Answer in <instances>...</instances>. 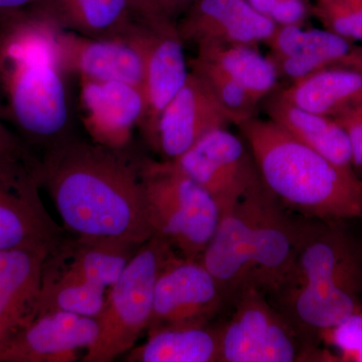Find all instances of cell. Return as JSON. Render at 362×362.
<instances>
[{
  "mask_svg": "<svg viewBox=\"0 0 362 362\" xmlns=\"http://www.w3.org/2000/svg\"><path fill=\"white\" fill-rule=\"evenodd\" d=\"M108 289L92 282L49 252L42 264L37 314L66 311L97 317L103 309Z\"/></svg>",
  "mask_w": 362,
  "mask_h": 362,
  "instance_id": "23",
  "label": "cell"
},
{
  "mask_svg": "<svg viewBox=\"0 0 362 362\" xmlns=\"http://www.w3.org/2000/svg\"><path fill=\"white\" fill-rule=\"evenodd\" d=\"M268 119L339 168L354 171L349 136L333 117L306 110L272 93L266 103Z\"/></svg>",
  "mask_w": 362,
  "mask_h": 362,
  "instance_id": "21",
  "label": "cell"
},
{
  "mask_svg": "<svg viewBox=\"0 0 362 362\" xmlns=\"http://www.w3.org/2000/svg\"><path fill=\"white\" fill-rule=\"evenodd\" d=\"M142 180L153 235L182 258L199 259L221 218L214 197L170 161L143 158Z\"/></svg>",
  "mask_w": 362,
  "mask_h": 362,
  "instance_id": "5",
  "label": "cell"
},
{
  "mask_svg": "<svg viewBox=\"0 0 362 362\" xmlns=\"http://www.w3.org/2000/svg\"><path fill=\"white\" fill-rule=\"evenodd\" d=\"M197 57L218 66L258 103L274 93L280 78L271 59L254 45H204L197 47Z\"/></svg>",
  "mask_w": 362,
  "mask_h": 362,
  "instance_id": "25",
  "label": "cell"
},
{
  "mask_svg": "<svg viewBox=\"0 0 362 362\" xmlns=\"http://www.w3.org/2000/svg\"><path fill=\"white\" fill-rule=\"evenodd\" d=\"M338 65L354 66L362 70V45H354L351 52Z\"/></svg>",
  "mask_w": 362,
  "mask_h": 362,
  "instance_id": "35",
  "label": "cell"
},
{
  "mask_svg": "<svg viewBox=\"0 0 362 362\" xmlns=\"http://www.w3.org/2000/svg\"><path fill=\"white\" fill-rule=\"evenodd\" d=\"M40 0H0V21L26 11Z\"/></svg>",
  "mask_w": 362,
  "mask_h": 362,
  "instance_id": "34",
  "label": "cell"
},
{
  "mask_svg": "<svg viewBox=\"0 0 362 362\" xmlns=\"http://www.w3.org/2000/svg\"><path fill=\"white\" fill-rule=\"evenodd\" d=\"M42 157L18 132L9 129L0 111V169L25 168L40 171Z\"/></svg>",
  "mask_w": 362,
  "mask_h": 362,
  "instance_id": "29",
  "label": "cell"
},
{
  "mask_svg": "<svg viewBox=\"0 0 362 362\" xmlns=\"http://www.w3.org/2000/svg\"><path fill=\"white\" fill-rule=\"evenodd\" d=\"M139 21L125 35L105 39L59 30L57 47L64 70L80 80L119 81L144 87V54L137 35Z\"/></svg>",
  "mask_w": 362,
  "mask_h": 362,
  "instance_id": "13",
  "label": "cell"
},
{
  "mask_svg": "<svg viewBox=\"0 0 362 362\" xmlns=\"http://www.w3.org/2000/svg\"><path fill=\"white\" fill-rule=\"evenodd\" d=\"M319 340L337 350V362H362V311L322 331Z\"/></svg>",
  "mask_w": 362,
  "mask_h": 362,
  "instance_id": "28",
  "label": "cell"
},
{
  "mask_svg": "<svg viewBox=\"0 0 362 362\" xmlns=\"http://www.w3.org/2000/svg\"><path fill=\"white\" fill-rule=\"evenodd\" d=\"M232 123L206 81L190 71L185 84L159 117L148 144L162 161H173L204 136Z\"/></svg>",
  "mask_w": 362,
  "mask_h": 362,
  "instance_id": "11",
  "label": "cell"
},
{
  "mask_svg": "<svg viewBox=\"0 0 362 362\" xmlns=\"http://www.w3.org/2000/svg\"><path fill=\"white\" fill-rule=\"evenodd\" d=\"M263 185L221 214L218 228L199 258L220 285L228 307L240 293L255 287V194Z\"/></svg>",
  "mask_w": 362,
  "mask_h": 362,
  "instance_id": "12",
  "label": "cell"
},
{
  "mask_svg": "<svg viewBox=\"0 0 362 362\" xmlns=\"http://www.w3.org/2000/svg\"><path fill=\"white\" fill-rule=\"evenodd\" d=\"M58 30L32 8L0 21V111L32 148L44 151L70 137Z\"/></svg>",
  "mask_w": 362,
  "mask_h": 362,
  "instance_id": "2",
  "label": "cell"
},
{
  "mask_svg": "<svg viewBox=\"0 0 362 362\" xmlns=\"http://www.w3.org/2000/svg\"><path fill=\"white\" fill-rule=\"evenodd\" d=\"M137 35L145 61L144 118L139 129L148 143L159 117L187 82L190 70L185 42L175 23L150 25L139 21Z\"/></svg>",
  "mask_w": 362,
  "mask_h": 362,
  "instance_id": "15",
  "label": "cell"
},
{
  "mask_svg": "<svg viewBox=\"0 0 362 362\" xmlns=\"http://www.w3.org/2000/svg\"><path fill=\"white\" fill-rule=\"evenodd\" d=\"M220 327L221 362H335L328 349L311 347L257 288L233 301Z\"/></svg>",
  "mask_w": 362,
  "mask_h": 362,
  "instance_id": "7",
  "label": "cell"
},
{
  "mask_svg": "<svg viewBox=\"0 0 362 362\" xmlns=\"http://www.w3.org/2000/svg\"><path fill=\"white\" fill-rule=\"evenodd\" d=\"M30 8L59 30L95 39L125 35L139 21L131 0H40Z\"/></svg>",
  "mask_w": 362,
  "mask_h": 362,
  "instance_id": "20",
  "label": "cell"
},
{
  "mask_svg": "<svg viewBox=\"0 0 362 362\" xmlns=\"http://www.w3.org/2000/svg\"><path fill=\"white\" fill-rule=\"evenodd\" d=\"M226 307L220 285L204 264L176 254L157 280L147 332L211 325Z\"/></svg>",
  "mask_w": 362,
  "mask_h": 362,
  "instance_id": "9",
  "label": "cell"
},
{
  "mask_svg": "<svg viewBox=\"0 0 362 362\" xmlns=\"http://www.w3.org/2000/svg\"><path fill=\"white\" fill-rule=\"evenodd\" d=\"M185 44H267L277 25L247 0H195L176 21Z\"/></svg>",
  "mask_w": 362,
  "mask_h": 362,
  "instance_id": "17",
  "label": "cell"
},
{
  "mask_svg": "<svg viewBox=\"0 0 362 362\" xmlns=\"http://www.w3.org/2000/svg\"><path fill=\"white\" fill-rule=\"evenodd\" d=\"M170 162L214 197L221 214L263 183L247 142L228 128L204 136Z\"/></svg>",
  "mask_w": 362,
  "mask_h": 362,
  "instance_id": "8",
  "label": "cell"
},
{
  "mask_svg": "<svg viewBox=\"0 0 362 362\" xmlns=\"http://www.w3.org/2000/svg\"><path fill=\"white\" fill-rule=\"evenodd\" d=\"M333 118L341 125L349 136L352 169L362 180V113L356 107H351L337 114Z\"/></svg>",
  "mask_w": 362,
  "mask_h": 362,
  "instance_id": "31",
  "label": "cell"
},
{
  "mask_svg": "<svg viewBox=\"0 0 362 362\" xmlns=\"http://www.w3.org/2000/svg\"><path fill=\"white\" fill-rule=\"evenodd\" d=\"M146 342L129 350V362H221L218 326L165 328L147 332Z\"/></svg>",
  "mask_w": 362,
  "mask_h": 362,
  "instance_id": "24",
  "label": "cell"
},
{
  "mask_svg": "<svg viewBox=\"0 0 362 362\" xmlns=\"http://www.w3.org/2000/svg\"><path fill=\"white\" fill-rule=\"evenodd\" d=\"M267 45L270 47L268 57L279 77L291 83L338 65L356 45L326 28H305L300 25H277Z\"/></svg>",
  "mask_w": 362,
  "mask_h": 362,
  "instance_id": "18",
  "label": "cell"
},
{
  "mask_svg": "<svg viewBox=\"0 0 362 362\" xmlns=\"http://www.w3.org/2000/svg\"><path fill=\"white\" fill-rule=\"evenodd\" d=\"M264 185L292 213L305 218H362V180L299 141L270 119L238 124Z\"/></svg>",
  "mask_w": 362,
  "mask_h": 362,
  "instance_id": "4",
  "label": "cell"
},
{
  "mask_svg": "<svg viewBox=\"0 0 362 362\" xmlns=\"http://www.w3.org/2000/svg\"><path fill=\"white\" fill-rule=\"evenodd\" d=\"M142 162L128 149L70 136L45 150L40 185L70 235L142 245L153 235Z\"/></svg>",
  "mask_w": 362,
  "mask_h": 362,
  "instance_id": "1",
  "label": "cell"
},
{
  "mask_svg": "<svg viewBox=\"0 0 362 362\" xmlns=\"http://www.w3.org/2000/svg\"><path fill=\"white\" fill-rule=\"evenodd\" d=\"M40 189V173L0 169V251L23 247L49 252L66 237L64 226L47 213Z\"/></svg>",
  "mask_w": 362,
  "mask_h": 362,
  "instance_id": "10",
  "label": "cell"
},
{
  "mask_svg": "<svg viewBox=\"0 0 362 362\" xmlns=\"http://www.w3.org/2000/svg\"><path fill=\"white\" fill-rule=\"evenodd\" d=\"M47 254L23 247L0 251V350L37 313Z\"/></svg>",
  "mask_w": 362,
  "mask_h": 362,
  "instance_id": "19",
  "label": "cell"
},
{
  "mask_svg": "<svg viewBox=\"0 0 362 362\" xmlns=\"http://www.w3.org/2000/svg\"><path fill=\"white\" fill-rule=\"evenodd\" d=\"M99 335L96 317L66 311L37 314L0 350V362H68Z\"/></svg>",
  "mask_w": 362,
  "mask_h": 362,
  "instance_id": "14",
  "label": "cell"
},
{
  "mask_svg": "<svg viewBox=\"0 0 362 362\" xmlns=\"http://www.w3.org/2000/svg\"><path fill=\"white\" fill-rule=\"evenodd\" d=\"M278 94L306 110L334 117L362 104V70L343 65L327 66L292 82Z\"/></svg>",
  "mask_w": 362,
  "mask_h": 362,
  "instance_id": "22",
  "label": "cell"
},
{
  "mask_svg": "<svg viewBox=\"0 0 362 362\" xmlns=\"http://www.w3.org/2000/svg\"><path fill=\"white\" fill-rule=\"evenodd\" d=\"M176 254L159 235L143 243L108 290L103 309L96 317L99 335L83 361L111 362L135 346L148 329L159 275Z\"/></svg>",
  "mask_w": 362,
  "mask_h": 362,
  "instance_id": "6",
  "label": "cell"
},
{
  "mask_svg": "<svg viewBox=\"0 0 362 362\" xmlns=\"http://www.w3.org/2000/svg\"><path fill=\"white\" fill-rule=\"evenodd\" d=\"M268 299L316 349L322 331L362 311V250L344 221L305 218L291 269Z\"/></svg>",
  "mask_w": 362,
  "mask_h": 362,
  "instance_id": "3",
  "label": "cell"
},
{
  "mask_svg": "<svg viewBox=\"0 0 362 362\" xmlns=\"http://www.w3.org/2000/svg\"><path fill=\"white\" fill-rule=\"evenodd\" d=\"M313 11L326 30L362 42V0H315Z\"/></svg>",
  "mask_w": 362,
  "mask_h": 362,
  "instance_id": "27",
  "label": "cell"
},
{
  "mask_svg": "<svg viewBox=\"0 0 362 362\" xmlns=\"http://www.w3.org/2000/svg\"><path fill=\"white\" fill-rule=\"evenodd\" d=\"M247 2L276 25H303L309 13L306 0H247Z\"/></svg>",
  "mask_w": 362,
  "mask_h": 362,
  "instance_id": "30",
  "label": "cell"
},
{
  "mask_svg": "<svg viewBox=\"0 0 362 362\" xmlns=\"http://www.w3.org/2000/svg\"><path fill=\"white\" fill-rule=\"evenodd\" d=\"M188 66L206 81L233 124L238 125L256 116L259 103L218 66L197 57L188 59Z\"/></svg>",
  "mask_w": 362,
  "mask_h": 362,
  "instance_id": "26",
  "label": "cell"
},
{
  "mask_svg": "<svg viewBox=\"0 0 362 362\" xmlns=\"http://www.w3.org/2000/svg\"><path fill=\"white\" fill-rule=\"evenodd\" d=\"M137 18L143 23L150 25H160L166 23H173L163 18L159 11L157 0H131Z\"/></svg>",
  "mask_w": 362,
  "mask_h": 362,
  "instance_id": "32",
  "label": "cell"
},
{
  "mask_svg": "<svg viewBox=\"0 0 362 362\" xmlns=\"http://www.w3.org/2000/svg\"><path fill=\"white\" fill-rule=\"evenodd\" d=\"M80 86L81 118L90 141L129 149L146 109L143 88L119 81L80 80Z\"/></svg>",
  "mask_w": 362,
  "mask_h": 362,
  "instance_id": "16",
  "label": "cell"
},
{
  "mask_svg": "<svg viewBox=\"0 0 362 362\" xmlns=\"http://www.w3.org/2000/svg\"><path fill=\"white\" fill-rule=\"evenodd\" d=\"M194 1L195 0H157V4L163 18L176 23Z\"/></svg>",
  "mask_w": 362,
  "mask_h": 362,
  "instance_id": "33",
  "label": "cell"
}]
</instances>
